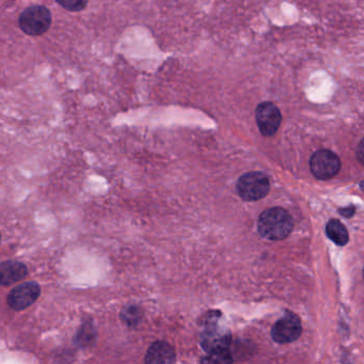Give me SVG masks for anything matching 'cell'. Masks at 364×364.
Wrapping results in <instances>:
<instances>
[{"instance_id":"cell-16","label":"cell","mask_w":364,"mask_h":364,"mask_svg":"<svg viewBox=\"0 0 364 364\" xmlns=\"http://www.w3.org/2000/svg\"><path fill=\"white\" fill-rule=\"evenodd\" d=\"M340 213H341V215L344 216V217L351 218V216L355 214V208L351 206V208H342V210H340Z\"/></svg>"},{"instance_id":"cell-18","label":"cell","mask_w":364,"mask_h":364,"mask_svg":"<svg viewBox=\"0 0 364 364\" xmlns=\"http://www.w3.org/2000/svg\"><path fill=\"white\" fill-rule=\"evenodd\" d=\"M363 276H364V270H363Z\"/></svg>"},{"instance_id":"cell-1","label":"cell","mask_w":364,"mask_h":364,"mask_svg":"<svg viewBox=\"0 0 364 364\" xmlns=\"http://www.w3.org/2000/svg\"><path fill=\"white\" fill-rule=\"evenodd\" d=\"M221 314L210 312L206 315L201 333V347L208 354L230 351L232 335L228 329L220 325Z\"/></svg>"},{"instance_id":"cell-10","label":"cell","mask_w":364,"mask_h":364,"mask_svg":"<svg viewBox=\"0 0 364 364\" xmlns=\"http://www.w3.org/2000/svg\"><path fill=\"white\" fill-rule=\"evenodd\" d=\"M175 361V351L167 342L157 341L152 344L145 355V363H172Z\"/></svg>"},{"instance_id":"cell-15","label":"cell","mask_w":364,"mask_h":364,"mask_svg":"<svg viewBox=\"0 0 364 364\" xmlns=\"http://www.w3.org/2000/svg\"><path fill=\"white\" fill-rule=\"evenodd\" d=\"M357 157L360 163L364 165V139L360 143L359 147H358Z\"/></svg>"},{"instance_id":"cell-5","label":"cell","mask_w":364,"mask_h":364,"mask_svg":"<svg viewBox=\"0 0 364 364\" xmlns=\"http://www.w3.org/2000/svg\"><path fill=\"white\" fill-rule=\"evenodd\" d=\"M311 171L319 180H329L339 173L341 161L333 151L319 150L311 157Z\"/></svg>"},{"instance_id":"cell-4","label":"cell","mask_w":364,"mask_h":364,"mask_svg":"<svg viewBox=\"0 0 364 364\" xmlns=\"http://www.w3.org/2000/svg\"><path fill=\"white\" fill-rule=\"evenodd\" d=\"M20 27L29 36H42L48 31L52 24V15L48 8L32 6L20 16Z\"/></svg>"},{"instance_id":"cell-3","label":"cell","mask_w":364,"mask_h":364,"mask_svg":"<svg viewBox=\"0 0 364 364\" xmlns=\"http://www.w3.org/2000/svg\"><path fill=\"white\" fill-rule=\"evenodd\" d=\"M236 189L245 201H256L263 199L270 191V180L263 172H248L240 177Z\"/></svg>"},{"instance_id":"cell-14","label":"cell","mask_w":364,"mask_h":364,"mask_svg":"<svg viewBox=\"0 0 364 364\" xmlns=\"http://www.w3.org/2000/svg\"><path fill=\"white\" fill-rule=\"evenodd\" d=\"M57 1L68 11H82L88 3V0H57Z\"/></svg>"},{"instance_id":"cell-2","label":"cell","mask_w":364,"mask_h":364,"mask_svg":"<svg viewBox=\"0 0 364 364\" xmlns=\"http://www.w3.org/2000/svg\"><path fill=\"white\" fill-rule=\"evenodd\" d=\"M258 224L261 235L270 240H284L294 228L292 216L282 208L264 210Z\"/></svg>"},{"instance_id":"cell-17","label":"cell","mask_w":364,"mask_h":364,"mask_svg":"<svg viewBox=\"0 0 364 364\" xmlns=\"http://www.w3.org/2000/svg\"><path fill=\"white\" fill-rule=\"evenodd\" d=\"M361 188H362V189H363V191H364V181L361 182Z\"/></svg>"},{"instance_id":"cell-13","label":"cell","mask_w":364,"mask_h":364,"mask_svg":"<svg viewBox=\"0 0 364 364\" xmlns=\"http://www.w3.org/2000/svg\"><path fill=\"white\" fill-rule=\"evenodd\" d=\"M201 362H205V363H230V362H233V358H232L230 351H226V353L208 354V356H205V357L201 360Z\"/></svg>"},{"instance_id":"cell-12","label":"cell","mask_w":364,"mask_h":364,"mask_svg":"<svg viewBox=\"0 0 364 364\" xmlns=\"http://www.w3.org/2000/svg\"><path fill=\"white\" fill-rule=\"evenodd\" d=\"M120 317L123 323H126L131 328H135L143 321V312L139 305H125L121 311Z\"/></svg>"},{"instance_id":"cell-7","label":"cell","mask_w":364,"mask_h":364,"mask_svg":"<svg viewBox=\"0 0 364 364\" xmlns=\"http://www.w3.org/2000/svg\"><path fill=\"white\" fill-rule=\"evenodd\" d=\"M256 123L263 136H274L280 127L282 116L276 105L270 102L259 105L256 112Z\"/></svg>"},{"instance_id":"cell-6","label":"cell","mask_w":364,"mask_h":364,"mask_svg":"<svg viewBox=\"0 0 364 364\" xmlns=\"http://www.w3.org/2000/svg\"><path fill=\"white\" fill-rule=\"evenodd\" d=\"M41 295V287L36 282L22 283L14 287L8 294L7 303L10 308L14 311H22L34 305Z\"/></svg>"},{"instance_id":"cell-9","label":"cell","mask_w":364,"mask_h":364,"mask_svg":"<svg viewBox=\"0 0 364 364\" xmlns=\"http://www.w3.org/2000/svg\"><path fill=\"white\" fill-rule=\"evenodd\" d=\"M27 267L17 261H3L0 265V283L3 286H10L27 276Z\"/></svg>"},{"instance_id":"cell-8","label":"cell","mask_w":364,"mask_h":364,"mask_svg":"<svg viewBox=\"0 0 364 364\" xmlns=\"http://www.w3.org/2000/svg\"><path fill=\"white\" fill-rule=\"evenodd\" d=\"M301 331L300 319L297 315L289 312L275 323L272 330V339L279 344L291 343L300 337Z\"/></svg>"},{"instance_id":"cell-11","label":"cell","mask_w":364,"mask_h":364,"mask_svg":"<svg viewBox=\"0 0 364 364\" xmlns=\"http://www.w3.org/2000/svg\"><path fill=\"white\" fill-rule=\"evenodd\" d=\"M326 233L337 246H345L349 242V232L339 220L331 219L326 226Z\"/></svg>"}]
</instances>
